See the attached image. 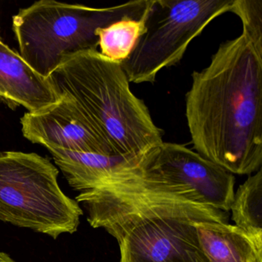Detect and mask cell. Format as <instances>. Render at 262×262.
I'll use <instances>...</instances> for the list:
<instances>
[{
  "label": "cell",
  "mask_w": 262,
  "mask_h": 262,
  "mask_svg": "<svg viewBox=\"0 0 262 262\" xmlns=\"http://www.w3.org/2000/svg\"><path fill=\"white\" fill-rule=\"evenodd\" d=\"M48 78L59 96L80 106L119 157L136 161L164 142L120 62L98 50L84 52L64 61Z\"/></svg>",
  "instance_id": "cell-3"
},
{
  "label": "cell",
  "mask_w": 262,
  "mask_h": 262,
  "mask_svg": "<svg viewBox=\"0 0 262 262\" xmlns=\"http://www.w3.org/2000/svg\"><path fill=\"white\" fill-rule=\"evenodd\" d=\"M58 176L36 153L0 151V221L53 239L76 232L83 211L61 189Z\"/></svg>",
  "instance_id": "cell-5"
},
{
  "label": "cell",
  "mask_w": 262,
  "mask_h": 262,
  "mask_svg": "<svg viewBox=\"0 0 262 262\" xmlns=\"http://www.w3.org/2000/svg\"><path fill=\"white\" fill-rule=\"evenodd\" d=\"M185 116L196 152L231 174L262 165V55L242 33L191 74Z\"/></svg>",
  "instance_id": "cell-1"
},
{
  "label": "cell",
  "mask_w": 262,
  "mask_h": 262,
  "mask_svg": "<svg viewBox=\"0 0 262 262\" xmlns=\"http://www.w3.org/2000/svg\"><path fill=\"white\" fill-rule=\"evenodd\" d=\"M0 262H16L7 253L0 251Z\"/></svg>",
  "instance_id": "cell-15"
},
{
  "label": "cell",
  "mask_w": 262,
  "mask_h": 262,
  "mask_svg": "<svg viewBox=\"0 0 262 262\" xmlns=\"http://www.w3.org/2000/svg\"><path fill=\"white\" fill-rule=\"evenodd\" d=\"M117 171L226 212L234 198L233 174L180 144L163 142L137 162Z\"/></svg>",
  "instance_id": "cell-7"
},
{
  "label": "cell",
  "mask_w": 262,
  "mask_h": 262,
  "mask_svg": "<svg viewBox=\"0 0 262 262\" xmlns=\"http://www.w3.org/2000/svg\"><path fill=\"white\" fill-rule=\"evenodd\" d=\"M231 12L240 18L242 33L262 55V0H234Z\"/></svg>",
  "instance_id": "cell-14"
},
{
  "label": "cell",
  "mask_w": 262,
  "mask_h": 262,
  "mask_svg": "<svg viewBox=\"0 0 262 262\" xmlns=\"http://www.w3.org/2000/svg\"><path fill=\"white\" fill-rule=\"evenodd\" d=\"M0 99L28 113L41 111L57 102V94L49 78L35 71L20 54L0 38Z\"/></svg>",
  "instance_id": "cell-9"
},
{
  "label": "cell",
  "mask_w": 262,
  "mask_h": 262,
  "mask_svg": "<svg viewBox=\"0 0 262 262\" xmlns=\"http://www.w3.org/2000/svg\"><path fill=\"white\" fill-rule=\"evenodd\" d=\"M234 0H151L143 31L129 56L120 62L128 82L153 83L174 67L188 46L219 16L231 11Z\"/></svg>",
  "instance_id": "cell-6"
},
{
  "label": "cell",
  "mask_w": 262,
  "mask_h": 262,
  "mask_svg": "<svg viewBox=\"0 0 262 262\" xmlns=\"http://www.w3.org/2000/svg\"><path fill=\"white\" fill-rule=\"evenodd\" d=\"M145 18V16L139 20L123 19L106 28L98 30L99 47L101 50L99 53L116 62L125 60L133 51L143 31Z\"/></svg>",
  "instance_id": "cell-13"
},
{
  "label": "cell",
  "mask_w": 262,
  "mask_h": 262,
  "mask_svg": "<svg viewBox=\"0 0 262 262\" xmlns=\"http://www.w3.org/2000/svg\"><path fill=\"white\" fill-rule=\"evenodd\" d=\"M90 225L119 245V262H209L196 232L201 222L228 223V212L191 202L118 171L76 196Z\"/></svg>",
  "instance_id": "cell-2"
},
{
  "label": "cell",
  "mask_w": 262,
  "mask_h": 262,
  "mask_svg": "<svg viewBox=\"0 0 262 262\" xmlns=\"http://www.w3.org/2000/svg\"><path fill=\"white\" fill-rule=\"evenodd\" d=\"M230 211L235 226L262 248V170L248 176L234 193Z\"/></svg>",
  "instance_id": "cell-12"
},
{
  "label": "cell",
  "mask_w": 262,
  "mask_h": 262,
  "mask_svg": "<svg viewBox=\"0 0 262 262\" xmlns=\"http://www.w3.org/2000/svg\"><path fill=\"white\" fill-rule=\"evenodd\" d=\"M201 248L209 262H262V248L235 225L217 222L195 224Z\"/></svg>",
  "instance_id": "cell-10"
},
{
  "label": "cell",
  "mask_w": 262,
  "mask_h": 262,
  "mask_svg": "<svg viewBox=\"0 0 262 262\" xmlns=\"http://www.w3.org/2000/svg\"><path fill=\"white\" fill-rule=\"evenodd\" d=\"M55 163L75 191L93 189L116 170L136 161L90 152L50 150Z\"/></svg>",
  "instance_id": "cell-11"
},
{
  "label": "cell",
  "mask_w": 262,
  "mask_h": 262,
  "mask_svg": "<svg viewBox=\"0 0 262 262\" xmlns=\"http://www.w3.org/2000/svg\"><path fill=\"white\" fill-rule=\"evenodd\" d=\"M0 38H1V36H0Z\"/></svg>",
  "instance_id": "cell-16"
},
{
  "label": "cell",
  "mask_w": 262,
  "mask_h": 262,
  "mask_svg": "<svg viewBox=\"0 0 262 262\" xmlns=\"http://www.w3.org/2000/svg\"><path fill=\"white\" fill-rule=\"evenodd\" d=\"M151 0L93 8L41 0L13 16V29L23 59L48 78L64 61L99 47L97 30L123 19H142Z\"/></svg>",
  "instance_id": "cell-4"
},
{
  "label": "cell",
  "mask_w": 262,
  "mask_h": 262,
  "mask_svg": "<svg viewBox=\"0 0 262 262\" xmlns=\"http://www.w3.org/2000/svg\"><path fill=\"white\" fill-rule=\"evenodd\" d=\"M59 96V101L53 105L23 116L20 122L24 137L49 151L117 156L80 106L68 96Z\"/></svg>",
  "instance_id": "cell-8"
}]
</instances>
